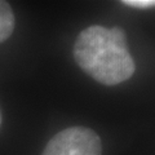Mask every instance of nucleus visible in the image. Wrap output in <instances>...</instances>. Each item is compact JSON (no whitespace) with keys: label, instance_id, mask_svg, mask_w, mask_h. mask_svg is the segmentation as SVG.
Wrapping results in <instances>:
<instances>
[{"label":"nucleus","instance_id":"nucleus-3","mask_svg":"<svg viewBox=\"0 0 155 155\" xmlns=\"http://www.w3.org/2000/svg\"><path fill=\"white\" fill-rule=\"evenodd\" d=\"M14 30V14L7 2H0V43L5 41Z\"/></svg>","mask_w":155,"mask_h":155},{"label":"nucleus","instance_id":"nucleus-4","mask_svg":"<svg viewBox=\"0 0 155 155\" xmlns=\"http://www.w3.org/2000/svg\"><path fill=\"white\" fill-rule=\"evenodd\" d=\"M123 4L133 8H151L155 7V0H124Z\"/></svg>","mask_w":155,"mask_h":155},{"label":"nucleus","instance_id":"nucleus-2","mask_svg":"<svg viewBox=\"0 0 155 155\" xmlns=\"http://www.w3.org/2000/svg\"><path fill=\"white\" fill-rule=\"evenodd\" d=\"M102 143L94 130L71 127L58 132L43 151V155H101Z\"/></svg>","mask_w":155,"mask_h":155},{"label":"nucleus","instance_id":"nucleus-1","mask_svg":"<svg viewBox=\"0 0 155 155\" xmlns=\"http://www.w3.org/2000/svg\"><path fill=\"white\" fill-rule=\"evenodd\" d=\"M74 58L81 70L105 85L123 83L136 70L124 32L116 27H87L75 40Z\"/></svg>","mask_w":155,"mask_h":155}]
</instances>
